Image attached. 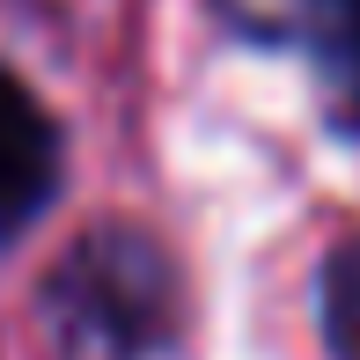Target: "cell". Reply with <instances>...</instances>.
I'll list each match as a JSON object with an SVG mask.
<instances>
[{"label": "cell", "mask_w": 360, "mask_h": 360, "mask_svg": "<svg viewBox=\"0 0 360 360\" xmlns=\"http://www.w3.org/2000/svg\"><path fill=\"white\" fill-rule=\"evenodd\" d=\"M44 309L81 360H155L176 338V265L155 236L103 221L59 257Z\"/></svg>", "instance_id": "1"}, {"label": "cell", "mask_w": 360, "mask_h": 360, "mask_svg": "<svg viewBox=\"0 0 360 360\" xmlns=\"http://www.w3.org/2000/svg\"><path fill=\"white\" fill-rule=\"evenodd\" d=\"M323 346L331 360H360V236L323 257Z\"/></svg>", "instance_id": "4"}, {"label": "cell", "mask_w": 360, "mask_h": 360, "mask_svg": "<svg viewBox=\"0 0 360 360\" xmlns=\"http://www.w3.org/2000/svg\"><path fill=\"white\" fill-rule=\"evenodd\" d=\"M59 191V133L15 74H0V243L22 236Z\"/></svg>", "instance_id": "2"}, {"label": "cell", "mask_w": 360, "mask_h": 360, "mask_svg": "<svg viewBox=\"0 0 360 360\" xmlns=\"http://www.w3.org/2000/svg\"><path fill=\"white\" fill-rule=\"evenodd\" d=\"M302 37L316 52L331 118L346 133H360V0H302Z\"/></svg>", "instance_id": "3"}]
</instances>
